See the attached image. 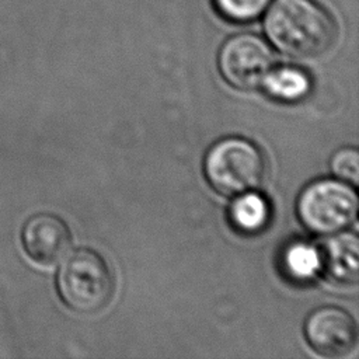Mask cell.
<instances>
[{
    "label": "cell",
    "instance_id": "6da1fadb",
    "mask_svg": "<svg viewBox=\"0 0 359 359\" xmlns=\"http://www.w3.org/2000/svg\"><path fill=\"white\" fill-rule=\"evenodd\" d=\"M271 42L293 57H316L327 52L335 38L331 15L313 0H276L265 18Z\"/></svg>",
    "mask_w": 359,
    "mask_h": 359
},
{
    "label": "cell",
    "instance_id": "7a4b0ae2",
    "mask_svg": "<svg viewBox=\"0 0 359 359\" xmlns=\"http://www.w3.org/2000/svg\"><path fill=\"white\" fill-rule=\"evenodd\" d=\"M57 290L65 304L80 314L101 311L114 296V275L95 251L81 248L70 254L57 273Z\"/></svg>",
    "mask_w": 359,
    "mask_h": 359
},
{
    "label": "cell",
    "instance_id": "3957f363",
    "mask_svg": "<svg viewBox=\"0 0 359 359\" xmlns=\"http://www.w3.org/2000/svg\"><path fill=\"white\" fill-rule=\"evenodd\" d=\"M203 170L217 192L237 196L261 187L266 175V161L254 143L241 137H226L208 150Z\"/></svg>",
    "mask_w": 359,
    "mask_h": 359
},
{
    "label": "cell",
    "instance_id": "277c9868",
    "mask_svg": "<svg viewBox=\"0 0 359 359\" xmlns=\"http://www.w3.org/2000/svg\"><path fill=\"white\" fill-rule=\"evenodd\" d=\"M358 195L339 180H317L299 195L297 215L303 226L316 234L342 231L356 216Z\"/></svg>",
    "mask_w": 359,
    "mask_h": 359
},
{
    "label": "cell",
    "instance_id": "5b68a950",
    "mask_svg": "<svg viewBox=\"0 0 359 359\" xmlns=\"http://www.w3.org/2000/svg\"><path fill=\"white\" fill-rule=\"evenodd\" d=\"M275 57L268 43L252 34L229 38L219 52V69L224 80L240 90L262 86L273 69Z\"/></svg>",
    "mask_w": 359,
    "mask_h": 359
},
{
    "label": "cell",
    "instance_id": "8992f818",
    "mask_svg": "<svg viewBox=\"0 0 359 359\" xmlns=\"http://www.w3.org/2000/svg\"><path fill=\"white\" fill-rule=\"evenodd\" d=\"M304 335L317 353L341 358L353 351L358 328L348 311L335 306H324L310 313L304 323Z\"/></svg>",
    "mask_w": 359,
    "mask_h": 359
},
{
    "label": "cell",
    "instance_id": "52a82bcc",
    "mask_svg": "<svg viewBox=\"0 0 359 359\" xmlns=\"http://www.w3.org/2000/svg\"><path fill=\"white\" fill-rule=\"evenodd\" d=\"M27 254L41 265H55L62 261L72 245L67 224L50 213H38L28 219L21 233Z\"/></svg>",
    "mask_w": 359,
    "mask_h": 359
},
{
    "label": "cell",
    "instance_id": "ba28073f",
    "mask_svg": "<svg viewBox=\"0 0 359 359\" xmlns=\"http://www.w3.org/2000/svg\"><path fill=\"white\" fill-rule=\"evenodd\" d=\"M320 257L321 269L331 283L341 287H351L358 283L359 241L353 231H344L330 237L323 244Z\"/></svg>",
    "mask_w": 359,
    "mask_h": 359
},
{
    "label": "cell",
    "instance_id": "9c48e42d",
    "mask_svg": "<svg viewBox=\"0 0 359 359\" xmlns=\"http://www.w3.org/2000/svg\"><path fill=\"white\" fill-rule=\"evenodd\" d=\"M231 203L229 219L233 227L244 234H255L264 230L271 217V209L266 199L252 191L237 195Z\"/></svg>",
    "mask_w": 359,
    "mask_h": 359
},
{
    "label": "cell",
    "instance_id": "30bf717a",
    "mask_svg": "<svg viewBox=\"0 0 359 359\" xmlns=\"http://www.w3.org/2000/svg\"><path fill=\"white\" fill-rule=\"evenodd\" d=\"M262 86L272 98L282 102H296L310 93L311 80L302 69L283 66L272 69Z\"/></svg>",
    "mask_w": 359,
    "mask_h": 359
},
{
    "label": "cell",
    "instance_id": "8fae6325",
    "mask_svg": "<svg viewBox=\"0 0 359 359\" xmlns=\"http://www.w3.org/2000/svg\"><path fill=\"white\" fill-rule=\"evenodd\" d=\"M283 273L294 282H307L321 269L320 250L302 240L290 243L280 258Z\"/></svg>",
    "mask_w": 359,
    "mask_h": 359
},
{
    "label": "cell",
    "instance_id": "7c38bea8",
    "mask_svg": "<svg viewBox=\"0 0 359 359\" xmlns=\"http://www.w3.org/2000/svg\"><path fill=\"white\" fill-rule=\"evenodd\" d=\"M271 0H213L216 10L227 20L247 22L258 18Z\"/></svg>",
    "mask_w": 359,
    "mask_h": 359
},
{
    "label": "cell",
    "instance_id": "4fadbf2b",
    "mask_svg": "<svg viewBox=\"0 0 359 359\" xmlns=\"http://www.w3.org/2000/svg\"><path fill=\"white\" fill-rule=\"evenodd\" d=\"M332 172L346 181L356 184L359 178V153L355 147H342L331 158Z\"/></svg>",
    "mask_w": 359,
    "mask_h": 359
}]
</instances>
